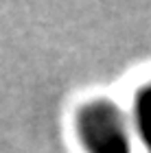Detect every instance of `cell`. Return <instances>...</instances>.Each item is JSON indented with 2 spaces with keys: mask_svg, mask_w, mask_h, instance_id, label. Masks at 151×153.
<instances>
[{
  "mask_svg": "<svg viewBox=\"0 0 151 153\" xmlns=\"http://www.w3.org/2000/svg\"><path fill=\"white\" fill-rule=\"evenodd\" d=\"M77 134L88 153H132V129L116 103L97 99L77 114Z\"/></svg>",
  "mask_w": 151,
  "mask_h": 153,
  "instance_id": "1",
  "label": "cell"
},
{
  "mask_svg": "<svg viewBox=\"0 0 151 153\" xmlns=\"http://www.w3.org/2000/svg\"><path fill=\"white\" fill-rule=\"evenodd\" d=\"M134 125H136V134H138L142 147L147 149V153H151V83H147L136 94Z\"/></svg>",
  "mask_w": 151,
  "mask_h": 153,
  "instance_id": "2",
  "label": "cell"
}]
</instances>
